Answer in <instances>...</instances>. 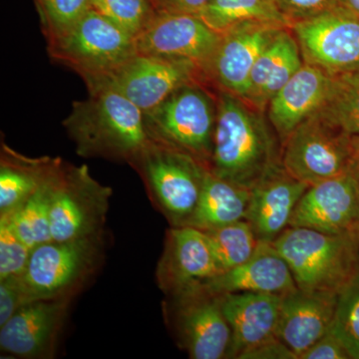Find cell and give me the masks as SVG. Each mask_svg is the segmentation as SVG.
I'll return each instance as SVG.
<instances>
[{
  "instance_id": "5b68a950",
  "label": "cell",
  "mask_w": 359,
  "mask_h": 359,
  "mask_svg": "<svg viewBox=\"0 0 359 359\" xmlns=\"http://www.w3.org/2000/svg\"><path fill=\"white\" fill-rule=\"evenodd\" d=\"M130 166L140 175L149 197L171 226H186L209 169L192 156L153 140Z\"/></svg>"
},
{
  "instance_id": "ffe728a7",
  "label": "cell",
  "mask_w": 359,
  "mask_h": 359,
  "mask_svg": "<svg viewBox=\"0 0 359 359\" xmlns=\"http://www.w3.org/2000/svg\"><path fill=\"white\" fill-rule=\"evenodd\" d=\"M282 297L259 292L221 294L222 309L231 330L226 358L241 359L248 351L276 339Z\"/></svg>"
},
{
  "instance_id": "44dd1931",
  "label": "cell",
  "mask_w": 359,
  "mask_h": 359,
  "mask_svg": "<svg viewBox=\"0 0 359 359\" xmlns=\"http://www.w3.org/2000/svg\"><path fill=\"white\" fill-rule=\"evenodd\" d=\"M334 76L316 66L304 63L269 101V121L280 143L299 125L320 109L332 90Z\"/></svg>"
},
{
  "instance_id": "4fadbf2b",
  "label": "cell",
  "mask_w": 359,
  "mask_h": 359,
  "mask_svg": "<svg viewBox=\"0 0 359 359\" xmlns=\"http://www.w3.org/2000/svg\"><path fill=\"white\" fill-rule=\"evenodd\" d=\"M219 271L205 233L193 226H171L157 266L156 282L169 297L204 285Z\"/></svg>"
},
{
  "instance_id": "f546056e",
  "label": "cell",
  "mask_w": 359,
  "mask_h": 359,
  "mask_svg": "<svg viewBox=\"0 0 359 359\" xmlns=\"http://www.w3.org/2000/svg\"><path fill=\"white\" fill-rule=\"evenodd\" d=\"M334 334L346 347L351 359H359V268L337 299Z\"/></svg>"
},
{
  "instance_id": "e0dca14e",
  "label": "cell",
  "mask_w": 359,
  "mask_h": 359,
  "mask_svg": "<svg viewBox=\"0 0 359 359\" xmlns=\"http://www.w3.org/2000/svg\"><path fill=\"white\" fill-rule=\"evenodd\" d=\"M356 218L358 188L353 170L309 186L295 208L290 226L344 235L356 233Z\"/></svg>"
},
{
  "instance_id": "8d00e7d4",
  "label": "cell",
  "mask_w": 359,
  "mask_h": 359,
  "mask_svg": "<svg viewBox=\"0 0 359 359\" xmlns=\"http://www.w3.org/2000/svg\"><path fill=\"white\" fill-rule=\"evenodd\" d=\"M297 359L294 351L283 344L280 339L269 340L248 351L241 359Z\"/></svg>"
},
{
  "instance_id": "5bb4252c",
  "label": "cell",
  "mask_w": 359,
  "mask_h": 359,
  "mask_svg": "<svg viewBox=\"0 0 359 359\" xmlns=\"http://www.w3.org/2000/svg\"><path fill=\"white\" fill-rule=\"evenodd\" d=\"M282 28L289 27L245 22L222 33L204 71L205 80L244 99L255 63Z\"/></svg>"
},
{
  "instance_id": "8992f818",
  "label": "cell",
  "mask_w": 359,
  "mask_h": 359,
  "mask_svg": "<svg viewBox=\"0 0 359 359\" xmlns=\"http://www.w3.org/2000/svg\"><path fill=\"white\" fill-rule=\"evenodd\" d=\"M103 248L104 233L35 247L21 276L28 304L72 299L100 266Z\"/></svg>"
},
{
  "instance_id": "9c48e42d",
  "label": "cell",
  "mask_w": 359,
  "mask_h": 359,
  "mask_svg": "<svg viewBox=\"0 0 359 359\" xmlns=\"http://www.w3.org/2000/svg\"><path fill=\"white\" fill-rule=\"evenodd\" d=\"M111 197L112 189L94 179L86 165L62 161L52 199V240L63 242L104 233Z\"/></svg>"
},
{
  "instance_id": "4dcf8cb0",
  "label": "cell",
  "mask_w": 359,
  "mask_h": 359,
  "mask_svg": "<svg viewBox=\"0 0 359 359\" xmlns=\"http://www.w3.org/2000/svg\"><path fill=\"white\" fill-rule=\"evenodd\" d=\"M93 7L135 39L157 13L151 0H99Z\"/></svg>"
},
{
  "instance_id": "52a82bcc",
  "label": "cell",
  "mask_w": 359,
  "mask_h": 359,
  "mask_svg": "<svg viewBox=\"0 0 359 359\" xmlns=\"http://www.w3.org/2000/svg\"><path fill=\"white\" fill-rule=\"evenodd\" d=\"M48 42L54 60L86 84L109 74L137 53L136 39L92 7L68 32Z\"/></svg>"
},
{
  "instance_id": "7c38bea8",
  "label": "cell",
  "mask_w": 359,
  "mask_h": 359,
  "mask_svg": "<svg viewBox=\"0 0 359 359\" xmlns=\"http://www.w3.org/2000/svg\"><path fill=\"white\" fill-rule=\"evenodd\" d=\"M304 63L332 76L359 70V18L341 6L290 27Z\"/></svg>"
},
{
  "instance_id": "60d3db41",
  "label": "cell",
  "mask_w": 359,
  "mask_h": 359,
  "mask_svg": "<svg viewBox=\"0 0 359 359\" xmlns=\"http://www.w3.org/2000/svg\"><path fill=\"white\" fill-rule=\"evenodd\" d=\"M356 149H358V162L359 164V139H355Z\"/></svg>"
},
{
  "instance_id": "ab89813d",
  "label": "cell",
  "mask_w": 359,
  "mask_h": 359,
  "mask_svg": "<svg viewBox=\"0 0 359 359\" xmlns=\"http://www.w3.org/2000/svg\"><path fill=\"white\" fill-rule=\"evenodd\" d=\"M354 177H355L356 188H358V218H356V233H359V164L353 169Z\"/></svg>"
},
{
  "instance_id": "ba28073f",
  "label": "cell",
  "mask_w": 359,
  "mask_h": 359,
  "mask_svg": "<svg viewBox=\"0 0 359 359\" xmlns=\"http://www.w3.org/2000/svg\"><path fill=\"white\" fill-rule=\"evenodd\" d=\"M282 163L294 178L309 186L316 185L358 166L355 139L314 113L283 144Z\"/></svg>"
},
{
  "instance_id": "30bf717a",
  "label": "cell",
  "mask_w": 359,
  "mask_h": 359,
  "mask_svg": "<svg viewBox=\"0 0 359 359\" xmlns=\"http://www.w3.org/2000/svg\"><path fill=\"white\" fill-rule=\"evenodd\" d=\"M196 80L205 81L202 69L192 61L137 52L117 69L86 86L89 91L97 88L115 90L145 114L180 86Z\"/></svg>"
},
{
  "instance_id": "2e32d148",
  "label": "cell",
  "mask_w": 359,
  "mask_h": 359,
  "mask_svg": "<svg viewBox=\"0 0 359 359\" xmlns=\"http://www.w3.org/2000/svg\"><path fill=\"white\" fill-rule=\"evenodd\" d=\"M71 299L35 301L18 309L0 327L1 351L18 358H53Z\"/></svg>"
},
{
  "instance_id": "d6a6232c",
  "label": "cell",
  "mask_w": 359,
  "mask_h": 359,
  "mask_svg": "<svg viewBox=\"0 0 359 359\" xmlns=\"http://www.w3.org/2000/svg\"><path fill=\"white\" fill-rule=\"evenodd\" d=\"M32 252L14 230L9 216H0V280L22 276Z\"/></svg>"
},
{
  "instance_id": "8fae6325",
  "label": "cell",
  "mask_w": 359,
  "mask_h": 359,
  "mask_svg": "<svg viewBox=\"0 0 359 359\" xmlns=\"http://www.w3.org/2000/svg\"><path fill=\"white\" fill-rule=\"evenodd\" d=\"M168 316L179 346L193 359L226 358L231 330L222 309L221 295L204 287L168 297Z\"/></svg>"
},
{
  "instance_id": "cb8c5ba5",
  "label": "cell",
  "mask_w": 359,
  "mask_h": 359,
  "mask_svg": "<svg viewBox=\"0 0 359 359\" xmlns=\"http://www.w3.org/2000/svg\"><path fill=\"white\" fill-rule=\"evenodd\" d=\"M59 157H28L1 143L0 153V216L20 209L46 180Z\"/></svg>"
},
{
  "instance_id": "3957f363",
  "label": "cell",
  "mask_w": 359,
  "mask_h": 359,
  "mask_svg": "<svg viewBox=\"0 0 359 359\" xmlns=\"http://www.w3.org/2000/svg\"><path fill=\"white\" fill-rule=\"evenodd\" d=\"M271 244L304 292L339 294L359 268V233L332 235L289 226Z\"/></svg>"
},
{
  "instance_id": "e575fe53",
  "label": "cell",
  "mask_w": 359,
  "mask_h": 359,
  "mask_svg": "<svg viewBox=\"0 0 359 359\" xmlns=\"http://www.w3.org/2000/svg\"><path fill=\"white\" fill-rule=\"evenodd\" d=\"M28 304L21 276L0 280V327Z\"/></svg>"
},
{
  "instance_id": "f1b7e54d",
  "label": "cell",
  "mask_w": 359,
  "mask_h": 359,
  "mask_svg": "<svg viewBox=\"0 0 359 359\" xmlns=\"http://www.w3.org/2000/svg\"><path fill=\"white\" fill-rule=\"evenodd\" d=\"M316 113L342 133L359 139V70L334 76L330 95Z\"/></svg>"
},
{
  "instance_id": "836d02e7",
  "label": "cell",
  "mask_w": 359,
  "mask_h": 359,
  "mask_svg": "<svg viewBox=\"0 0 359 359\" xmlns=\"http://www.w3.org/2000/svg\"><path fill=\"white\" fill-rule=\"evenodd\" d=\"M273 1L292 26L295 22L311 20L339 6L337 0H273Z\"/></svg>"
},
{
  "instance_id": "6da1fadb",
  "label": "cell",
  "mask_w": 359,
  "mask_h": 359,
  "mask_svg": "<svg viewBox=\"0 0 359 359\" xmlns=\"http://www.w3.org/2000/svg\"><path fill=\"white\" fill-rule=\"evenodd\" d=\"M217 123L209 171L252 189L280 167L282 143L262 110L226 90L217 91Z\"/></svg>"
},
{
  "instance_id": "d4e9b609",
  "label": "cell",
  "mask_w": 359,
  "mask_h": 359,
  "mask_svg": "<svg viewBox=\"0 0 359 359\" xmlns=\"http://www.w3.org/2000/svg\"><path fill=\"white\" fill-rule=\"evenodd\" d=\"M250 199V189L208 171L197 207L186 226L208 231L242 221L247 215Z\"/></svg>"
},
{
  "instance_id": "d6986e66",
  "label": "cell",
  "mask_w": 359,
  "mask_h": 359,
  "mask_svg": "<svg viewBox=\"0 0 359 359\" xmlns=\"http://www.w3.org/2000/svg\"><path fill=\"white\" fill-rule=\"evenodd\" d=\"M309 185L276 168L250 189L245 221L262 243H273L290 226V219Z\"/></svg>"
},
{
  "instance_id": "83f0119b",
  "label": "cell",
  "mask_w": 359,
  "mask_h": 359,
  "mask_svg": "<svg viewBox=\"0 0 359 359\" xmlns=\"http://www.w3.org/2000/svg\"><path fill=\"white\" fill-rule=\"evenodd\" d=\"M203 231L211 248L219 275L245 263L254 256L261 243L245 219Z\"/></svg>"
},
{
  "instance_id": "1f68e13d",
  "label": "cell",
  "mask_w": 359,
  "mask_h": 359,
  "mask_svg": "<svg viewBox=\"0 0 359 359\" xmlns=\"http://www.w3.org/2000/svg\"><path fill=\"white\" fill-rule=\"evenodd\" d=\"M47 40L68 32L90 8L91 0H35Z\"/></svg>"
},
{
  "instance_id": "d590c367",
  "label": "cell",
  "mask_w": 359,
  "mask_h": 359,
  "mask_svg": "<svg viewBox=\"0 0 359 359\" xmlns=\"http://www.w3.org/2000/svg\"><path fill=\"white\" fill-rule=\"evenodd\" d=\"M349 358H351V355H349L346 347L344 346V342L339 339V337L334 334L332 328L299 356V359Z\"/></svg>"
},
{
  "instance_id": "277c9868",
  "label": "cell",
  "mask_w": 359,
  "mask_h": 359,
  "mask_svg": "<svg viewBox=\"0 0 359 359\" xmlns=\"http://www.w3.org/2000/svg\"><path fill=\"white\" fill-rule=\"evenodd\" d=\"M201 80L189 82L145 113L151 140L192 156L209 169L217 123V96Z\"/></svg>"
},
{
  "instance_id": "ac0fdd59",
  "label": "cell",
  "mask_w": 359,
  "mask_h": 359,
  "mask_svg": "<svg viewBox=\"0 0 359 359\" xmlns=\"http://www.w3.org/2000/svg\"><path fill=\"white\" fill-rule=\"evenodd\" d=\"M339 294L304 292L299 287L283 294L276 339L297 359L334 327Z\"/></svg>"
},
{
  "instance_id": "f35d334b",
  "label": "cell",
  "mask_w": 359,
  "mask_h": 359,
  "mask_svg": "<svg viewBox=\"0 0 359 359\" xmlns=\"http://www.w3.org/2000/svg\"><path fill=\"white\" fill-rule=\"evenodd\" d=\"M337 4L359 18V0H337Z\"/></svg>"
},
{
  "instance_id": "4316f807",
  "label": "cell",
  "mask_w": 359,
  "mask_h": 359,
  "mask_svg": "<svg viewBox=\"0 0 359 359\" xmlns=\"http://www.w3.org/2000/svg\"><path fill=\"white\" fill-rule=\"evenodd\" d=\"M62 161L59 158L49 176L18 211L13 215H6L11 218L14 230L30 249L52 241V199L56 175Z\"/></svg>"
},
{
  "instance_id": "603a6c76",
  "label": "cell",
  "mask_w": 359,
  "mask_h": 359,
  "mask_svg": "<svg viewBox=\"0 0 359 359\" xmlns=\"http://www.w3.org/2000/svg\"><path fill=\"white\" fill-rule=\"evenodd\" d=\"M304 63L290 28H282L255 63L244 100L263 111Z\"/></svg>"
},
{
  "instance_id": "484cf974",
  "label": "cell",
  "mask_w": 359,
  "mask_h": 359,
  "mask_svg": "<svg viewBox=\"0 0 359 359\" xmlns=\"http://www.w3.org/2000/svg\"><path fill=\"white\" fill-rule=\"evenodd\" d=\"M198 16L219 34L245 22L292 27L273 0H210Z\"/></svg>"
},
{
  "instance_id": "7402d4cb",
  "label": "cell",
  "mask_w": 359,
  "mask_h": 359,
  "mask_svg": "<svg viewBox=\"0 0 359 359\" xmlns=\"http://www.w3.org/2000/svg\"><path fill=\"white\" fill-rule=\"evenodd\" d=\"M203 287L219 295L231 292L285 294L297 287L287 262L273 245L262 242L245 263L214 276Z\"/></svg>"
},
{
  "instance_id": "9a60e30c",
  "label": "cell",
  "mask_w": 359,
  "mask_h": 359,
  "mask_svg": "<svg viewBox=\"0 0 359 359\" xmlns=\"http://www.w3.org/2000/svg\"><path fill=\"white\" fill-rule=\"evenodd\" d=\"M219 39L198 15L157 13L136 37V46L139 53L192 61L204 73Z\"/></svg>"
},
{
  "instance_id": "74e56055",
  "label": "cell",
  "mask_w": 359,
  "mask_h": 359,
  "mask_svg": "<svg viewBox=\"0 0 359 359\" xmlns=\"http://www.w3.org/2000/svg\"><path fill=\"white\" fill-rule=\"evenodd\" d=\"M157 13L198 15L210 0H151Z\"/></svg>"
},
{
  "instance_id": "b9f144b4",
  "label": "cell",
  "mask_w": 359,
  "mask_h": 359,
  "mask_svg": "<svg viewBox=\"0 0 359 359\" xmlns=\"http://www.w3.org/2000/svg\"><path fill=\"white\" fill-rule=\"evenodd\" d=\"M92 1V6H93L94 4H96L97 1H99V0H91Z\"/></svg>"
},
{
  "instance_id": "7a4b0ae2",
  "label": "cell",
  "mask_w": 359,
  "mask_h": 359,
  "mask_svg": "<svg viewBox=\"0 0 359 359\" xmlns=\"http://www.w3.org/2000/svg\"><path fill=\"white\" fill-rule=\"evenodd\" d=\"M80 157L130 163L151 141L140 108L110 88L89 91L63 121Z\"/></svg>"
}]
</instances>
